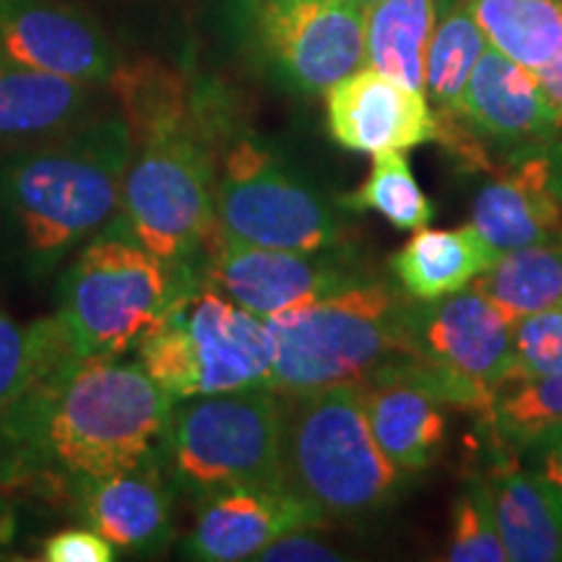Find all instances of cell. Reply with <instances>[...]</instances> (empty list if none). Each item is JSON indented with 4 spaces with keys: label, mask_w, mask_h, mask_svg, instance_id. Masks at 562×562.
Here are the masks:
<instances>
[{
    "label": "cell",
    "mask_w": 562,
    "mask_h": 562,
    "mask_svg": "<svg viewBox=\"0 0 562 562\" xmlns=\"http://www.w3.org/2000/svg\"><path fill=\"white\" fill-rule=\"evenodd\" d=\"M256 560L263 562H331V560H347L339 554L334 547L321 542L318 537H313L311 529H297L279 537L277 542H271L266 550L258 554Z\"/></svg>",
    "instance_id": "33"
},
{
    "label": "cell",
    "mask_w": 562,
    "mask_h": 562,
    "mask_svg": "<svg viewBox=\"0 0 562 562\" xmlns=\"http://www.w3.org/2000/svg\"><path fill=\"white\" fill-rule=\"evenodd\" d=\"M529 453L533 459L531 472L552 492L554 501H558L562 508V432L554 435L552 440H547L544 446L533 448Z\"/></svg>",
    "instance_id": "34"
},
{
    "label": "cell",
    "mask_w": 562,
    "mask_h": 562,
    "mask_svg": "<svg viewBox=\"0 0 562 562\" xmlns=\"http://www.w3.org/2000/svg\"><path fill=\"white\" fill-rule=\"evenodd\" d=\"M501 252L472 224L459 229H417L391 256V271L406 297L432 302L469 290L476 277L497 263Z\"/></svg>",
    "instance_id": "22"
},
{
    "label": "cell",
    "mask_w": 562,
    "mask_h": 562,
    "mask_svg": "<svg viewBox=\"0 0 562 562\" xmlns=\"http://www.w3.org/2000/svg\"><path fill=\"white\" fill-rule=\"evenodd\" d=\"M435 0H378L364 16V66L414 91H425Z\"/></svg>",
    "instance_id": "23"
},
{
    "label": "cell",
    "mask_w": 562,
    "mask_h": 562,
    "mask_svg": "<svg viewBox=\"0 0 562 562\" xmlns=\"http://www.w3.org/2000/svg\"><path fill=\"white\" fill-rule=\"evenodd\" d=\"M328 131L336 144L357 154L409 151L438 140L425 91H414L381 70L362 66L326 91Z\"/></svg>",
    "instance_id": "13"
},
{
    "label": "cell",
    "mask_w": 562,
    "mask_h": 562,
    "mask_svg": "<svg viewBox=\"0 0 562 562\" xmlns=\"http://www.w3.org/2000/svg\"><path fill=\"white\" fill-rule=\"evenodd\" d=\"M34 375L0 417V482L55 487L108 476L159 456L175 398L138 360L79 357L53 318L32 326Z\"/></svg>",
    "instance_id": "1"
},
{
    "label": "cell",
    "mask_w": 562,
    "mask_h": 562,
    "mask_svg": "<svg viewBox=\"0 0 562 562\" xmlns=\"http://www.w3.org/2000/svg\"><path fill=\"white\" fill-rule=\"evenodd\" d=\"M459 117L484 136L524 151L550 144L560 123L533 70L495 47H484L461 97Z\"/></svg>",
    "instance_id": "18"
},
{
    "label": "cell",
    "mask_w": 562,
    "mask_h": 562,
    "mask_svg": "<svg viewBox=\"0 0 562 562\" xmlns=\"http://www.w3.org/2000/svg\"><path fill=\"white\" fill-rule=\"evenodd\" d=\"M539 87H542L547 102L552 104L554 115H558V123L562 128V53L552 63H547L544 68L533 70Z\"/></svg>",
    "instance_id": "35"
},
{
    "label": "cell",
    "mask_w": 562,
    "mask_h": 562,
    "mask_svg": "<svg viewBox=\"0 0 562 562\" xmlns=\"http://www.w3.org/2000/svg\"><path fill=\"white\" fill-rule=\"evenodd\" d=\"M214 138V232L281 250H339L344 222L326 195L256 136Z\"/></svg>",
    "instance_id": "9"
},
{
    "label": "cell",
    "mask_w": 562,
    "mask_h": 562,
    "mask_svg": "<svg viewBox=\"0 0 562 562\" xmlns=\"http://www.w3.org/2000/svg\"><path fill=\"white\" fill-rule=\"evenodd\" d=\"M136 360L175 402L240 389H269L273 344L263 318L188 273Z\"/></svg>",
    "instance_id": "6"
},
{
    "label": "cell",
    "mask_w": 562,
    "mask_h": 562,
    "mask_svg": "<svg viewBox=\"0 0 562 562\" xmlns=\"http://www.w3.org/2000/svg\"><path fill=\"white\" fill-rule=\"evenodd\" d=\"M508 321H521L562 302V240L503 252L497 263L472 281Z\"/></svg>",
    "instance_id": "25"
},
{
    "label": "cell",
    "mask_w": 562,
    "mask_h": 562,
    "mask_svg": "<svg viewBox=\"0 0 562 562\" xmlns=\"http://www.w3.org/2000/svg\"><path fill=\"white\" fill-rule=\"evenodd\" d=\"M484 412L505 448L544 446L562 432V372L503 383Z\"/></svg>",
    "instance_id": "26"
},
{
    "label": "cell",
    "mask_w": 562,
    "mask_h": 562,
    "mask_svg": "<svg viewBox=\"0 0 562 562\" xmlns=\"http://www.w3.org/2000/svg\"><path fill=\"white\" fill-rule=\"evenodd\" d=\"M484 47H487V37L467 5H456L435 24L430 47H427L425 94L438 104L446 117L461 112L463 89Z\"/></svg>",
    "instance_id": "27"
},
{
    "label": "cell",
    "mask_w": 562,
    "mask_h": 562,
    "mask_svg": "<svg viewBox=\"0 0 562 562\" xmlns=\"http://www.w3.org/2000/svg\"><path fill=\"white\" fill-rule=\"evenodd\" d=\"M406 331L414 355L459 389L463 406L487 409L510 368L513 321L469 286L432 302L409 300Z\"/></svg>",
    "instance_id": "10"
},
{
    "label": "cell",
    "mask_w": 562,
    "mask_h": 562,
    "mask_svg": "<svg viewBox=\"0 0 562 562\" xmlns=\"http://www.w3.org/2000/svg\"><path fill=\"white\" fill-rule=\"evenodd\" d=\"M87 526L100 531L117 552L157 554L175 537V490L159 456L70 490Z\"/></svg>",
    "instance_id": "17"
},
{
    "label": "cell",
    "mask_w": 562,
    "mask_h": 562,
    "mask_svg": "<svg viewBox=\"0 0 562 562\" xmlns=\"http://www.w3.org/2000/svg\"><path fill=\"white\" fill-rule=\"evenodd\" d=\"M360 0H261L258 40L277 74L302 94H326L364 66Z\"/></svg>",
    "instance_id": "12"
},
{
    "label": "cell",
    "mask_w": 562,
    "mask_h": 562,
    "mask_svg": "<svg viewBox=\"0 0 562 562\" xmlns=\"http://www.w3.org/2000/svg\"><path fill=\"white\" fill-rule=\"evenodd\" d=\"M492 508L513 562L562 560V508L554 495L524 469L508 448L490 467Z\"/></svg>",
    "instance_id": "21"
},
{
    "label": "cell",
    "mask_w": 562,
    "mask_h": 562,
    "mask_svg": "<svg viewBox=\"0 0 562 562\" xmlns=\"http://www.w3.org/2000/svg\"><path fill=\"white\" fill-rule=\"evenodd\" d=\"M360 3L364 5V9H370V5H375V3H378V0H360Z\"/></svg>",
    "instance_id": "37"
},
{
    "label": "cell",
    "mask_w": 562,
    "mask_h": 562,
    "mask_svg": "<svg viewBox=\"0 0 562 562\" xmlns=\"http://www.w3.org/2000/svg\"><path fill=\"white\" fill-rule=\"evenodd\" d=\"M487 45L539 70L562 53L560 0H467Z\"/></svg>",
    "instance_id": "24"
},
{
    "label": "cell",
    "mask_w": 562,
    "mask_h": 562,
    "mask_svg": "<svg viewBox=\"0 0 562 562\" xmlns=\"http://www.w3.org/2000/svg\"><path fill=\"white\" fill-rule=\"evenodd\" d=\"M0 55L81 83L115 76V50L81 13L47 0H0Z\"/></svg>",
    "instance_id": "15"
},
{
    "label": "cell",
    "mask_w": 562,
    "mask_h": 562,
    "mask_svg": "<svg viewBox=\"0 0 562 562\" xmlns=\"http://www.w3.org/2000/svg\"><path fill=\"white\" fill-rule=\"evenodd\" d=\"M115 558V547L91 526L63 529L42 544V560L47 562H112Z\"/></svg>",
    "instance_id": "32"
},
{
    "label": "cell",
    "mask_w": 562,
    "mask_h": 562,
    "mask_svg": "<svg viewBox=\"0 0 562 562\" xmlns=\"http://www.w3.org/2000/svg\"><path fill=\"white\" fill-rule=\"evenodd\" d=\"M91 87L0 55V151L60 136L87 121Z\"/></svg>",
    "instance_id": "20"
},
{
    "label": "cell",
    "mask_w": 562,
    "mask_h": 562,
    "mask_svg": "<svg viewBox=\"0 0 562 562\" xmlns=\"http://www.w3.org/2000/svg\"><path fill=\"white\" fill-rule=\"evenodd\" d=\"M159 463L175 495L195 505L237 487L281 484V402L240 389L175 402Z\"/></svg>",
    "instance_id": "8"
},
{
    "label": "cell",
    "mask_w": 562,
    "mask_h": 562,
    "mask_svg": "<svg viewBox=\"0 0 562 562\" xmlns=\"http://www.w3.org/2000/svg\"><path fill=\"white\" fill-rule=\"evenodd\" d=\"M191 271L159 261L112 222L63 271L53 321L79 357H123L151 331Z\"/></svg>",
    "instance_id": "7"
},
{
    "label": "cell",
    "mask_w": 562,
    "mask_h": 562,
    "mask_svg": "<svg viewBox=\"0 0 562 562\" xmlns=\"http://www.w3.org/2000/svg\"><path fill=\"white\" fill-rule=\"evenodd\" d=\"M281 484L323 518H360L383 510L404 490L378 448L357 385L279 393Z\"/></svg>",
    "instance_id": "5"
},
{
    "label": "cell",
    "mask_w": 562,
    "mask_h": 562,
    "mask_svg": "<svg viewBox=\"0 0 562 562\" xmlns=\"http://www.w3.org/2000/svg\"><path fill=\"white\" fill-rule=\"evenodd\" d=\"M554 372H562V302L513 323L510 368L503 383Z\"/></svg>",
    "instance_id": "30"
},
{
    "label": "cell",
    "mask_w": 562,
    "mask_h": 562,
    "mask_svg": "<svg viewBox=\"0 0 562 562\" xmlns=\"http://www.w3.org/2000/svg\"><path fill=\"white\" fill-rule=\"evenodd\" d=\"M125 117L0 151V227L30 277H47L121 214L131 159Z\"/></svg>",
    "instance_id": "2"
},
{
    "label": "cell",
    "mask_w": 562,
    "mask_h": 562,
    "mask_svg": "<svg viewBox=\"0 0 562 562\" xmlns=\"http://www.w3.org/2000/svg\"><path fill=\"white\" fill-rule=\"evenodd\" d=\"M321 524H326V518L284 484L237 487L199 505L182 554L199 562L256 560L284 533L315 529Z\"/></svg>",
    "instance_id": "14"
},
{
    "label": "cell",
    "mask_w": 562,
    "mask_h": 562,
    "mask_svg": "<svg viewBox=\"0 0 562 562\" xmlns=\"http://www.w3.org/2000/svg\"><path fill=\"white\" fill-rule=\"evenodd\" d=\"M378 448L406 476L427 469L448 435V402L409 378H372L357 385Z\"/></svg>",
    "instance_id": "19"
},
{
    "label": "cell",
    "mask_w": 562,
    "mask_h": 562,
    "mask_svg": "<svg viewBox=\"0 0 562 562\" xmlns=\"http://www.w3.org/2000/svg\"><path fill=\"white\" fill-rule=\"evenodd\" d=\"M34 375L32 328L24 331L0 313V417L16 404Z\"/></svg>",
    "instance_id": "31"
},
{
    "label": "cell",
    "mask_w": 562,
    "mask_h": 562,
    "mask_svg": "<svg viewBox=\"0 0 562 562\" xmlns=\"http://www.w3.org/2000/svg\"><path fill=\"white\" fill-rule=\"evenodd\" d=\"M121 97L133 144L121 224L159 261L191 271L216 224L214 138L170 74L133 70Z\"/></svg>",
    "instance_id": "3"
},
{
    "label": "cell",
    "mask_w": 562,
    "mask_h": 562,
    "mask_svg": "<svg viewBox=\"0 0 562 562\" xmlns=\"http://www.w3.org/2000/svg\"><path fill=\"white\" fill-rule=\"evenodd\" d=\"M451 562H508L497 531L487 476H472L453 503L451 537L442 554Z\"/></svg>",
    "instance_id": "29"
},
{
    "label": "cell",
    "mask_w": 562,
    "mask_h": 562,
    "mask_svg": "<svg viewBox=\"0 0 562 562\" xmlns=\"http://www.w3.org/2000/svg\"><path fill=\"white\" fill-rule=\"evenodd\" d=\"M347 209L375 211L398 229H425L435 209L414 178L406 151H383L372 157L368 180L341 201Z\"/></svg>",
    "instance_id": "28"
},
{
    "label": "cell",
    "mask_w": 562,
    "mask_h": 562,
    "mask_svg": "<svg viewBox=\"0 0 562 562\" xmlns=\"http://www.w3.org/2000/svg\"><path fill=\"white\" fill-rule=\"evenodd\" d=\"M560 11H562V0H560Z\"/></svg>",
    "instance_id": "38"
},
{
    "label": "cell",
    "mask_w": 562,
    "mask_h": 562,
    "mask_svg": "<svg viewBox=\"0 0 562 562\" xmlns=\"http://www.w3.org/2000/svg\"><path fill=\"white\" fill-rule=\"evenodd\" d=\"M195 277L258 318L269 321L364 279L339 250H281L245 245L211 229Z\"/></svg>",
    "instance_id": "11"
},
{
    "label": "cell",
    "mask_w": 562,
    "mask_h": 562,
    "mask_svg": "<svg viewBox=\"0 0 562 562\" xmlns=\"http://www.w3.org/2000/svg\"><path fill=\"white\" fill-rule=\"evenodd\" d=\"M402 286L360 279L266 321L273 344L269 389L311 393L396 375L414 355Z\"/></svg>",
    "instance_id": "4"
},
{
    "label": "cell",
    "mask_w": 562,
    "mask_h": 562,
    "mask_svg": "<svg viewBox=\"0 0 562 562\" xmlns=\"http://www.w3.org/2000/svg\"><path fill=\"white\" fill-rule=\"evenodd\" d=\"M16 533H19L16 508H13L9 501H3V497H0V558L11 550Z\"/></svg>",
    "instance_id": "36"
},
{
    "label": "cell",
    "mask_w": 562,
    "mask_h": 562,
    "mask_svg": "<svg viewBox=\"0 0 562 562\" xmlns=\"http://www.w3.org/2000/svg\"><path fill=\"white\" fill-rule=\"evenodd\" d=\"M547 146L524 151V159L474 195L469 224L501 256L562 240V154Z\"/></svg>",
    "instance_id": "16"
}]
</instances>
